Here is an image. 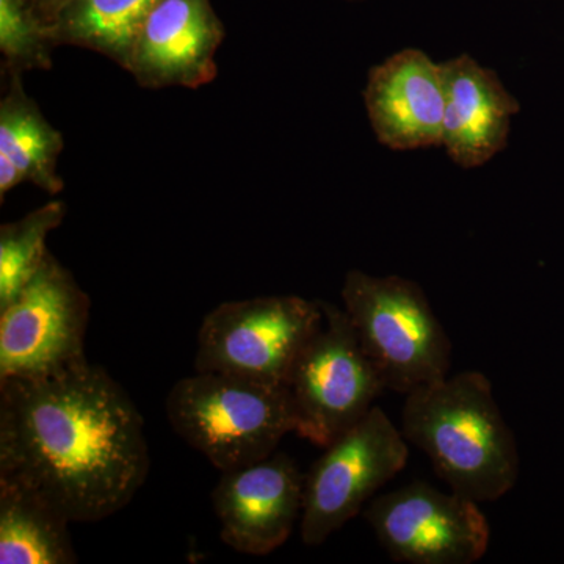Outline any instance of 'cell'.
I'll list each match as a JSON object with an SVG mask.
<instances>
[{"instance_id":"cell-11","label":"cell","mask_w":564,"mask_h":564,"mask_svg":"<svg viewBox=\"0 0 564 564\" xmlns=\"http://www.w3.org/2000/svg\"><path fill=\"white\" fill-rule=\"evenodd\" d=\"M364 102L377 140L392 151L443 147L447 91L443 63L403 50L369 70Z\"/></svg>"},{"instance_id":"cell-1","label":"cell","mask_w":564,"mask_h":564,"mask_svg":"<svg viewBox=\"0 0 564 564\" xmlns=\"http://www.w3.org/2000/svg\"><path fill=\"white\" fill-rule=\"evenodd\" d=\"M148 473L143 417L102 367L0 381V478L35 489L70 522L118 513Z\"/></svg>"},{"instance_id":"cell-20","label":"cell","mask_w":564,"mask_h":564,"mask_svg":"<svg viewBox=\"0 0 564 564\" xmlns=\"http://www.w3.org/2000/svg\"><path fill=\"white\" fill-rule=\"evenodd\" d=\"M345 2L359 3V2H364V0H345Z\"/></svg>"},{"instance_id":"cell-13","label":"cell","mask_w":564,"mask_h":564,"mask_svg":"<svg viewBox=\"0 0 564 564\" xmlns=\"http://www.w3.org/2000/svg\"><path fill=\"white\" fill-rule=\"evenodd\" d=\"M447 106L443 147L462 169H478L508 147L521 106L492 69L463 54L443 63Z\"/></svg>"},{"instance_id":"cell-18","label":"cell","mask_w":564,"mask_h":564,"mask_svg":"<svg viewBox=\"0 0 564 564\" xmlns=\"http://www.w3.org/2000/svg\"><path fill=\"white\" fill-rule=\"evenodd\" d=\"M55 46L50 31L36 20L25 0H0L2 70L50 69Z\"/></svg>"},{"instance_id":"cell-15","label":"cell","mask_w":564,"mask_h":564,"mask_svg":"<svg viewBox=\"0 0 564 564\" xmlns=\"http://www.w3.org/2000/svg\"><path fill=\"white\" fill-rule=\"evenodd\" d=\"M68 516L29 486L0 478V563L79 562Z\"/></svg>"},{"instance_id":"cell-12","label":"cell","mask_w":564,"mask_h":564,"mask_svg":"<svg viewBox=\"0 0 564 564\" xmlns=\"http://www.w3.org/2000/svg\"><path fill=\"white\" fill-rule=\"evenodd\" d=\"M223 40L210 0H155L126 69L144 88H199L217 76Z\"/></svg>"},{"instance_id":"cell-10","label":"cell","mask_w":564,"mask_h":564,"mask_svg":"<svg viewBox=\"0 0 564 564\" xmlns=\"http://www.w3.org/2000/svg\"><path fill=\"white\" fill-rule=\"evenodd\" d=\"M223 543L240 554L269 555L302 522L304 475L291 456L225 470L212 492Z\"/></svg>"},{"instance_id":"cell-6","label":"cell","mask_w":564,"mask_h":564,"mask_svg":"<svg viewBox=\"0 0 564 564\" xmlns=\"http://www.w3.org/2000/svg\"><path fill=\"white\" fill-rule=\"evenodd\" d=\"M323 318L321 302L296 295L218 304L199 328L195 370L285 384Z\"/></svg>"},{"instance_id":"cell-19","label":"cell","mask_w":564,"mask_h":564,"mask_svg":"<svg viewBox=\"0 0 564 564\" xmlns=\"http://www.w3.org/2000/svg\"><path fill=\"white\" fill-rule=\"evenodd\" d=\"M25 2L35 14L36 20L51 33L54 25L57 24L58 18L73 0H25Z\"/></svg>"},{"instance_id":"cell-8","label":"cell","mask_w":564,"mask_h":564,"mask_svg":"<svg viewBox=\"0 0 564 564\" xmlns=\"http://www.w3.org/2000/svg\"><path fill=\"white\" fill-rule=\"evenodd\" d=\"M323 451L304 475L300 532L311 547L325 543L361 513L364 505L402 473L410 458L403 433L378 406Z\"/></svg>"},{"instance_id":"cell-2","label":"cell","mask_w":564,"mask_h":564,"mask_svg":"<svg viewBox=\"0 0 564 564\" xmlns=\"http://www.w3.org/2000/svg\"><path fill=\"white\" fill-rule=\"evenodd\" d=\"M402 433L452 491L475 502H494L518 481V444L485 373L466 370L408 393Z\"/></svg>"},{"instance_id":"cell-4","label":"cell","mask_w":564,"mask_h":564,"mask_svg":"<svg viewBox=\"0 0 564 564\" xmlns=\"http://www.w3.org/2000/svg\"><path fill=\"white\" fill-rule=\"evenodd\" d=\"M343 302L386 389L406 397L448 377L452 343L417 282L351 270Z\"/></svg>"},{"instance_id":"cell-7","label":"cell","mask_w":564,"mask_h":564,"mask_svg":"<svg viewBox=\"0 0 564 564\" xmlns=\"http://www.w3.org/2000/svg\"><path fill=\"white\" fill-rule=\"evenodd\" d=\"M91 302L50 251L39 273L0 310V381L52 377L87 362Z\"/></svg>"},{"instance_id":"cell-14","label":"cell","mask_w":564,"mask_h":564,"mask_svg":"<svg viewBox=\"0 0 564 564\" xmlns=\"http://www.w3.org/2000/svg\"><path fill=\"white\" fill-rule=\"evenodd\" d=\"M65 147L61 131L41 113L24 90L22 74L3 70L0 99V199L17 185H36L57 195L65 184L58 159Z\"/></svg>"},{"instance_id":"cell-9","label":"cell","mask_w":564,"mask_h":564,"mask_svg":"<svg viewBox=\"0 0 564 564\" xmlns=\"http://www.w3.org/2000/svg\"><path fill=\"white\" fill-rule=\"evenodd\" d=\"M364 518L397 563L473 564L491 538L478 502L422 481L375 497Z\"/></svg>"},{"instance_id":"cell-3","label":"cell","mask_w":564,"mask_h":564,"mask_svg":"<svg viewBox=\"0 0 564 564\" xmlns=\"http://www.w3.org/2000/svg\"><path fill=\"white\" fill-rule=\"evenodd\" d=\"M165 408L177 436L221 473L265 459L295 433L288 386L239 375L195 370L173 386Z\"/></svg>"},{"instance_id":"cell-17","label":"cell","mask_w":564,"mask_h":564,"mask_svg":"<svg viewBox=\"0 0 564 564\" xmlns=\"http://www.w3.org/2000/svg\"><path fill=\"white\" fill-rule=\"evenodd\" d=\"M66 204L54 199L0 226V310L9 306L46 261L47 237L65 220Z\"/></svg>"},{"instance_id":"cell-5","label":"cell","mask_w":564,"mask_h":564,"mask_svg":"<svg viewBox=\"0 0 564 564\" xmlns=\"http://www.w3.org/2000/svg\"><path fill=\"white\" fill-rule=\"evenodd\" d=\"M321 306L322 326L300 352L285 386L295 433L325 448L370 413L386 386L345 311L326 302Z\"/></svg>"},{"instance_id":"cell-16","label":"cell","mask_w":564,"mask_h":564,"mask_svg":"<svg viewBox=\"0 0 564 564\" xmlns=\"http://www.w3.org/2000/svg\"><path fill=\"white\" fill-rule=\"evenodd\" d=\"M155 0H73L51 35L55 46L84 47L128 68L141 25Z\"/></svg>"}]
</instances>
